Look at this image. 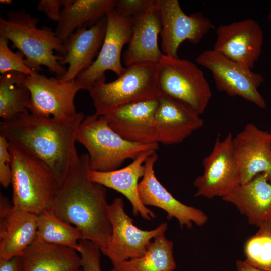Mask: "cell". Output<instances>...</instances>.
<instances>
[{"mask_svg": "<svg viewBox=\"0 0 271 271\" xmlns=\"http://www.w3.org/2000/svg\"><path fill=\"white\" fill-rule=\"evenodd\" d=\"M82 112L67 119L23 113L0 123V133L15 146L48 166L61 185L78 166L75 146Z\"/></svg>", "mask_w": 271, "mask_h": 271, "instance_id": "1", "label": "cell"}, {"mask_svg": "<svg viewBox=\"0 0 271 271\" xmlns=\"http://www.w3.org/2000/svg\"><path fill=\"white\" fill-rule=\"evenodd\" d=\"M90 170L88 154H82L77 167L60 185L49 210L101 248L112 233L109 204L105 187L91 180Z\"/></svg>", "mask_w": 271, "mask_h": 271, "instance_id": "2", "label": "cell"}, {"mask_svg": "<svg viewBox=\"0 0 271 271\" xmlns=\"http://www.w3.org/2000/svg\"><path fill=\"white\" fill-rule=\"evenodd\" d=\"M39 21L23 9L10 11L6 19L0 18V36L10 40L12 47L24 54L26 65L32 71L41 72L44 66L60 78L67 69L60 64L61 56L54 55V51L64 55L63 43L52 28H37Z\"/></svg>", "mask_w": 271, "mask_h": 271, "instance_id": "3", "label": "cell"}, {"mask_svg": "<svg viewBox=\"0 0 271 271\" xmlns=\"http://www.w3.org/2000/svg\"><path fill=\"white\" fill-rule=\"evenodd\" d=\"M12 204L39 214L49 209L60 188L54 172L45 164L9 143Z\"/></svg>", "mask_w": 271, "mask_h": 271, "instance_id": "4", "label": "cell"}, {"mask_svg": "<svg viewBox=\"0 0 271 271\" xmlns=\"http://www.w3.org/2000/svg\"><path fill=\"white\" fill-rule=\"evenodd\" d=\"M76 142L88 152L90 169L109 172L118 169L124 161L132 160L143 151L158 149V143L128 141L111 129L104 115H89L81 123Z\"/></svg>", "mask_w": 271, "mask_h": 271, "instance_id": "5", "label": "cell"}, {"mask_svg": "<svg viewBox=\"0 0 271 271\" xmlns=\"http://www.w3.org/2000/svg\"><path fill=\"white\" fill-rule=\"evenodd\" d=\"M158 63L144 62L125 67L113 81L96 82L88 90L98 115L129 103L157 99Z\"/></svg>", "mask_w": 271, "mask_h": 271, "instance_id": "6", "label": "cell"}, {"mask_svg": "<svg viewBox=\"0 0 271 271\" xmlns=\"http://www.w3.org/2000/svg\"><path fill=\"white\" fill-rule=\"evenodd\" d=\"M159 95L183 104L199 115L203 114L212 96L203 72L186 59L164 55L157 65Z\"/></svg>", "mask_w": 271, "mask_h": 271, "instance_id": "7", "label": "cell"}, {"mask_svg": "<svg viewBox=\"0 0 271 271\" xmlns=\"http://www.w3.org/2000/svg\"><path fill=\"white\" fill-rule=\"evenodd\" d=\"M108 213L112 233L108 242L100 250L112 265L143 256L152 240L164 235L168 228L166 222L151 230L137 227L133 219L126 213L120 197L115 198L109 204Z\"/></svg>", "mask_w": 271, "mask_h": 271, "instance_id": "8", "label": "cell"}, {"mask_svg": "<svg viewBox=\"0 0 271 271\" xmlns=\"http://www.w3.org/2000/svg\"><path fill=\"white\" fill-rule=\"evenodd\" d=\"M195 60L211 72L219 92L231 97H240L260 108L266 107L265 100L258 90L264 81L261 74L228 59L213 49L203 51Z\"/></svg>", "mask_w": 271, "mask_h": 271, "instance_id": "9", "label": "cell"}, {"mask_svg": "<svg viewBox=\"0 0 271 271\" xmlns=\"http://www.w3.org/2000/svg\"><path fill=\"white\" fill-rule=\"evenodd\" d=\"M107 27L99 53L93 64L81 72L75 81L81 89L88 90L96 82L105 80V72L117 76L124 71L121 61L123 46L129 44L132 34L133 17H124L115 8L106 15Z\"/></svg>", "mask_w": 271, "mask_h": 271, "instance_id": "10", "label": "cell"}, {"mask_svg": "<svg viewBox=\"0 0 271 271\" xmlns=\"http://www.w3.org/2000/svg\"><path fill=\"white\" fill-rule=\"evenodd\" d=\"M26 84L31 93L27 106L30 113L59 119H69L78 113L74 99L81 89L75 80L66 81L34 72L26 76Z\"/></svg>", "mask_w": 271, "mask_h": 271, "instance_id": "11", "label": "cell"}, {"mask_svg": "<svg viewBox=\"0 0 271 271\" xmlns=\"http://www.w3.org/2000/svg\"><path fill=\"white\" fill-rule=\"evenodd\" d=\"M231 133L217 138L211 152L202 161L203 172L194 180L195 197L222 198L240 184Z\"/></svg>", "mask_w": 271, "mask_h": 271, "instance_id": "12", "label": "cell"}, {"mask_svg": "<svg viewBox=\"0 0 271 271\" xmlns=\"http://www.w3.org/2000/svg\"><path fill=\"white\" fill-rule=\"evenodd\" d=\"M162 29L161 47L164 55L177 57L180 45L186 40L193 44L214 28L212 21L201 12L185 14L178 0H157Z\"/></svg>", "mask_w": 271, "mask_h": 271, "instance_id": "13", "label": "cell"}, {"mask_svg": "<svg viewBox=\"0 0 271 271\" xmlns=\"http://www.w3.org/2000/svg\"><path fill=\"white\" fill-rule=\"evenodd\" d=\"M216 35L213 49L235 62L253 68L261 55L264 38L256 21L248 18L220 25Z\"/></svg>", "mask_w": 271, "mask_h": 271, "instance_id": "14", "label": "cell"}, {"mask_svg": "<svg viewBox=\"0 0 271 271\" xmlns=\"http://www.w3.org/2000/svg\"><path fill=\"white\" fill-rule=\"evenodd\" d=\"M158 160L155 152L144 163L145 172L139 184V193L146 206H152L164 210L168 220L176 218L180 226L191 229L193 224L204 225L207 216L201 210L186 205L176 199L158 181L155 174L154 165Z\"/></svg>", "mask_w": 271, "mask_h": 271, "instance_id": "15", "label": "cell"}, {"mask_svg": "<svg viewBox=\"0 0 271 271\" xmlns=\"http://www.w3.org/2000/svg\"><path fill=\"white\" fill-rule=\"evenodd\" d=\"M240 184L263 173L271 183V133L255 124H247L233 138Z\"/></svg>", "mask_w": 271, "mask_h": 271, "instance_id": "16", "label": "cell"}, {"mask_svg": "<svg viewBox=\"0 0 271 271\" xmlns=\"http://www.w3.org/2000/svg\"><path fill=\"white\" fill-rule=\"evenodd\" d=\"M0 261L20 255L35 239L38 214L0 199Z\"/></svg>", "mask_w": 271, "mask_h": 271, "instance_id": "17", "label": "cell"}, {"mask_svg": "<svg viewBox=\"0 0 271 271\" xmlns=\"http://www.w3.org/2000/svg\"><path fill=\"white\" fill-rule=\"evenodd\" d=\"M106 27L105 16L95 25L79 28L69 36L63 43L66 54L61 56L60 60L61 65L69 66L60 79L66 81L75 80L93 64L102 45Z\"/></svg>", "mask_w": 271, "mask_h": 271, "instance_id": "18", "label": "cell"}, {"mask_svg": "<svg viewBox=\"0 0 271 271\" xmlns=\"http://www.w3.org/2000/svg\"><path fill=\"white\" fill-rule=\"evenodd\" d=\"M154 115L156 142L165 145L180 144L201 128L203 119L192 110L168 97L159 95Z\"/></svg>", "mask_w": 271, "mask_h": 271, "instance_id": "19", "label": "cell"}, {"mask_svg": "<svg viewBox=\"0 0 271 271\" xmlns=\"http://www.w3.org/2000/svg\"><path fill=\"white\" fill-rule=\"evenodd\" d=\"M158 98L121 105L104 116L110 127L124 139L134 143H157L154 118Z\"/></svg>", "mask_w": 271, "mask_h": 271, "instance_id": "20", "label": "cell"}, {"mask_svg": "<svg viewBox=\"0 0 271 271\" xmlns=\"http://www.w3.org/2000/svg\"><path fill=\"white\" fill-rule=\"evenodd\" d=\"M155 152V149L144 151L128 165L114 171L100 172L90 169L89 177L93 182L123 195L131 203L134 216L140 215L146 220L150 221L156 217V215L142 203L138 187L139 180L144 174L145 162Z\"/></svg>", "mask_w": 271, "mask_h": 271, "instance_id": "21", "label": "cell"}, {"mask_svg": "<svg viewBox=\"0 0 271 271\" xmlns=\"http://www.w3.org/2000/svg\"><path fill=\"white\" fill-rule=\"evenodd\" d=\"M133 18L132 36L123 55L125 66L144 62L158 63L164 54L158 43L162 25L157 0L155 5Z\"/></svg>", "mask_w": 271, "mask_h": 271, "instance_id": "22", "label": "cell"}, {"mask_svg": "<svg viewBox=\"0 0 271 271\" xmlns=\"http://www.w3.org/2000/svg\"><path fill=\"white\" fill-rule=\"evenodd\" d=\"M222 199L234 205L251 225L258 227L271 222V183L263 173L239 184Z\"/></svg>", "mask_w": 271, "mask_h": 271, "instance_id": "23", "label": "cell"}, {"mask_svg": "<svg viewBox=\"0 0 271 271\" xmlns=\"http://www.w3.org/2000/svg\"><path fill=\"white\" fill-rule=\"evenodd\" d=\"M18 256L20 271H79L82 266L76 250L36 238Z\"/></svg>", "mask_w": 271, "mask_h": 271, "instance_id": "24", "label": "cell"}, {"mask_svg": "<svg viewBox=\"0 0 271 271\" xmlns=\"http://www.w3.org/2000/svg\"><path fill=\"white\" fill-rule=\"evenodd\" d=\"M117 0H67L54 31L64 43L77 29L96 24L116 8Z\"/></svg>", "mask_w": 271, "mask_h": 271, "instance_id": "25", "label": "cell"}, {"mask_svg": "<svg viewBox=\"0 0 271 271\" xmlns=\"http://www.w3.org/2000/svg\"><path fill=\"white\" fill-rule=\"evenodd\" d=\"M173 243L164 235L155 238L142 256L112 265L110 271H173Z\"/></svg>", "mask_w": 271, "mask_h": 271, "instance_id": "26", "label": "cell"}, {"mask_svg": "<svg viewBox=\"0 0 271 271\" xmlns=\"http://www.w3.org/2000/svg\"><path fill=\"white\" fill-rule=\"evenodd\" d=\"M26 76L16 71L1 74L0 117L2 121L29 112L27 106L31 93L26 84Z\"/></svg>", "mask_w": 271, "mask_h": 271, "instance_id": "27", "label": "cell"}, {"mask_svg": "<svg viewBox=\"0 0 271 271\" xmlns=\"http://www.w3.org/2000/svg\"><path fill=\"white\" fill-rule=\"evenodd\" d=\"M36 239L45 243L64 246L78 252L80 240L84 239L75 226L61 219L51 210H44L38 215Z\"/></svg>", "mask_w": 271, "mask_h": 271, "instance_id": "28", "label": "cell"}, {"mask_svg": "<svg viewBox=\"0 0 271 271\" xmlns=\"http://www.w3.org/2000/svg\"><path fill=\"white\" fill-rule=\"evenodd\" d=\"M244 250L249 264L271 271V222L258 227L257 232L246 241Z\"/></svg>", "mask_w": 271, "mask_h": 271, "instance_id": "29", "label": "cell"}, {"mask_svg": "<svg viewBox=\"0 0 271 271\" xmlns=\"http://www.w3.org/2000/svg\"><path fill=\"white\" fill-rule=\"evenodd\" d=\"M9 40L0 36V73L16 71L26 76L32 74L34 71L25 63L24 54L18 51L13 52L8 46Z\"/></svg>", "mask_w": 271, "mask_h": 271, "instance_id": "30", "label": "cell"}, {"mask_svg": "<svg viewBox=\"0 0 271 271\" xmlns=\"http://www.w3.org/2000/svg\"><path fill=\"white\" fill-rule=\"evenodd\" d=\"M81 258L83 271H102L100 265V248L92 242L82 239L78 251Z\"/></svg>", "mask_w": 271, "mask_h": 271, "instance_id": "31", "label": "cell"}, {"mask_svg": "<svg viewBox=\"0 0 271 271\" xmlns=\"http://www.w3.org/2000/svg\"><path fill=\"white\" fill-rule=\"evenodd\" d=\"M9 142L3 135H0V183L4 188L11 184V159L9 151Z\"/></svg>", "mask_w": 271, "mask_h": 271, "instance_id": "32", "label": "cell"}, {"mask_svg": "<svg viewBox=\"0 0 271 271\" xmlns=\"http://www.w3.org/2000/svg\"><path fill=\"white\" fill-rule=\"evenodd\" d=\"M157 0H117L115 9L124 17H134L156 4Z\"/></svg>", "mask_w": 271, "mask_h": 271, "instance_id": "33", "label": "cell"}, {"mask_svg": "<svg viewBox=\"0 0 271 271\" xmlns=\"http://www.w3.org/2000/svg\"><path fill=\"white\" fill-rule=\"evenodd\" d=\"M67 0H41L37 9L45 14L50 20L58 22L61 18V8H63Z\"/></svg>", "mask_w": 271, "mask_h": 271, "instance_id": "34", "label": "cell"}, {"mask_svg": "<svg viewBox=\"0 0 271 271\" xmlns=\"http://www.w3.org/2000/svg\"><path fill=\"white\" fill-rule=\"evenodd\" d=\"M0 271H20L19 256L0 261Z\"/></svg>", "mask_w": 271, "mask_h": 271, "instance_id": "35", "label": "cell"}, {"mask_svg": "<svg viewBox=\"0 0 271 271\" xmlns=\"http://www.w3.org/2000/svg\"><path fill=\"white\" fill-rule=\"evenodd\" d=\"M237 271H266L255 268L249 264L245 260H241L236 261Z\"/></svg>", "mask_w": 271, "mask_h": 271, "instance_id": "36", "label": "cell"}, {"mask_svg": "<svg viewBox=\"0 0 271 271\" xmlns=\"http://www.w3.org/2000/svg\"><path fill=\"white\" fill-rule=\"evenodd\" d=\"M12 1L11 0H1L0 3L3 4L5 5L11 4Z\"/></svg>", "mask_w": 271, "mask_h": 271, "instance_id": "37", "label": "cell"}, {"mask_svg": "<svg viewBox=\"0 0 271 271\" xmlns=\"http://www.w3.org/2000/svg\"><path fill=\"white\" fill-rule=\"evenodd\" d=\"M268 18L269 20L271 21V10H270L269 13L268 14Z\"/></svg>", "mask_w": 271, "mask_h": 271, "instance_id": "38", "label": "cell"}, {"mask_svg": "<svg viewBox=\"0 0 271 271\" xmlns=\"http://www.w3.org/2000/svg\"><path fill=\"white\" fill-rule=\"evenodd\" d=\"M269 132H270V133H271V128H270V129Z\"/></svg>", "mask_w": 271, "mask_h": 271, "instance_id": "39", "label": "cell"}, {"mask_svg": "<svg viewBox=\"0 0 271 271\" xmlns=\"http://www.w3.org/2000/svg\"><path fill=\"white\" fill-rule=\"evenodd\" d=\"M79 271H83V270L82 269H81Z\"/></svg>", "mask_w": 271, "mask_h": 271, "instance_id": "40", "label": "cell"}]
</instances>
